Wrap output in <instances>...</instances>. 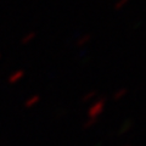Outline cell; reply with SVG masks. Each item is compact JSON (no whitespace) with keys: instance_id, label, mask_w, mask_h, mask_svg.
Segmentation results:
<instances>
[{"instance_id":"obj_1","label":"cell","mask_w":146,"mask_h":146,"mask_svg":"<svg viewBox=\"0 0 146 146\" xmlns=\"http://www.w3.org/2000/svg\"><path fill=\"white\" fill-rule=\"evenodd\" d=\"M23 74H25V72L23 71H16L13 74H11L10 76V78H9V82L10 83H17L18 80H21L22 79V77H23Z\"/></svg>"},{"instance_id":"obj_2","label":"cell","mask_w":146,"mask_h":146,"mask_svg":"<svg viewBox=\"0 0 146 146\" xmlns=\"http://www.w3.org/2000/svg\"><path fill=\"white\" fill-rule=\"evenodd\" d=\"M38 101H39V98H38V96H33V98L29 99L28 101L26 102V105H27V106H29V107H31V106H33V105H34V104H36Z\"/></svg>"}]
</instances>
